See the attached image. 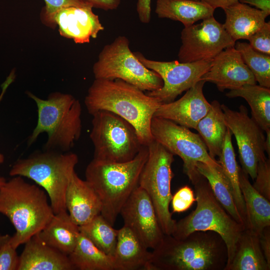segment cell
<instances>
[{
	"label": "cell",
	"instance_id": "8d00e7d4",
	"mask_svg": "<svg viewBox=\"0 0 270 270\" xmlns=\"http://www.w3.org/2000/svg\"><path fill=\"white\" fill-rule=\"evenodd\" d=\"M248 40L254 50L270 56V22H266Z\"/></svg>",
	"mask_w": 270,
	"mask_h": 270
},
{
	"label": "cell",
	"instance_id": "2e32d148",
	"mask_svg": "<svg viewBox=\"0 0 270 270\" xmlns=\"http://www.w3.org/2000/svg\"><path fill=\"white\" fill-rule=\"evenodd\" d=\"M200 80L214 84L220 92L236 89L246 84H256L254 74L234 46L224 49L213 58Z\"/></svg>",
	"mask_w": 270,
	"mask_h": 270
},
{
	"label": "cell",
	"instance_id": "60d3db41",
	"mask_svg": "<svg viewBox=\"0 0 270 270\" xmlns=\"http://www.w3.org/2000/svg\"><path fill=\"white\" fill-rule=\"evenodd\" d=\"M92 8H96L104 10H114L120 6V0H82Z\"/></svg>",
	"mask_w": 270,
	"mask_h": 270
},
{
	"label": "cell",
	"instance_id": "30bf717a",
	"mask_svg": "<svg viewBox=\"0 0 270 270\" xmlns=\"http://www.w3.org/2000/svg\"><path fill=\"white\" fill-rule=\"evenodd\" d=\"M148 159L140 174L138 186L148 194L165 235H172L176 221L169 209L172 198L171 182L174 176L172 166L174 155L155 140L148 146Z\"/></svg>",
	"mask_w": 270,
	"mask_h": 270
},
{
	"label": "cell",
	"instance_id": "ba28073f",
	"mask_svg": "<svg viewBox=\"0 0 270 270\" xmlns=\"http://www.w3.org/2000/svg\"><path fill=\"white\" fill-rule=\"evenodd\" d=\"M90 134L95 160L123 162L132 160L142 145L134 128L124 119L106 110L92 115Z\"/></svg>",
	"mask_w": 270,
	"mask_h": 270
},
{
	"label": "cell",
	"instance_id": "f6af8a7d",
	"mask_svg": "<svg viewBox=\"0 0 270 270\" xmlns=\"http://www.w3.org/2000/svg\"><path fill=\"white\" fill-rule=\"evenodd\" d=\"M266 136L265 140V152L267 153L268 158L270 156V130L266 132Z\"/></svg>",
	"mask_w": 270,
	"mask_h": 270
},
{
	"label": "cell",
	"instance_id": "83f0119b",
	"mask_svg": "<svg viewBox=\"0 0 270 270\" xmlns=\"http://www.w3.org/2000/svg\"><path fill=\"white\" fill-rule=\"evenodd\" d=\"M68 257L74 270H116L113 257L102 251L80 232Z\"/></svg>",
	"mask_w": 270,
	"mask_h": 270
},
{
	"label": "cell",
	"instance_id": "7bdbcfd3",
	"mask_svg": "<svg viewBox=\"0 0 270 270\" xmlns=\"http://www.w3.org/2000/svg\"><path fill=\"white\" fill-rule=\"evenodd\" d=\"M205 2L214 10L222 8V10L228 8L239 2V0H196Z\"/></svg>",
	"mask_w": 270,
	"mask_h": 270
},
{
	"label": "cell",
	"instance_id": "b9f144b4",
	"mask_svg": "<svg viewBox=\"0 0 270 270\" xmlns=\"http://www.w3.org/2000/svg\"><path fill=\"white\" fill-rule=\"evenodd\" d=\"M239 2L254 6L268 16L270 14V0H239Z\"/></svg>",
	"mask_w": 270,
	"mask_h": 270
},
{
	"label": "cell",
	"instance_id": "7c38bea8",
	"mask_svg": "<svg viewBox=\"0 0 270 270\" xmlns=\"http://www.w3.org/2000/svg\"><path fill=\"white\" fill-rule=\"evenodd\" d=\"M180 38L178 56L182 62L212 60L224 49L234 46L236 42L214 16L184 27Z\"/></svg>",
	"mask_w": 270,
	"mask_h": 270
},
{
	"label": "cell",
	"instance_id": "836d02e7",
	"mask_svg": "<svg viewBox=\"0 0 270 270\" xmlns=\"http://www.w3.org/2000/svg\"><path fill=\"white\" fill-rule=\"evenodd\" d=\"M45 6L41 13V19L43 23L50 28H54L53 17L60 8L70 6L84 7L90 6L82 0H44Z\"/></svg>",
	"mask_w": 270,
	"mask_h": 270
},
{
	"label": "cell",
	"instance_id": "74e56055",
	"mask_svg": "<svg viewBox=\"0 0 270 270\" xmlns=\"http://www.w3.org/2000/svg\"><path fill=\"white\" fill-rule=\"evenodd\" d=\"M10 240L0 250V270H18V267L20 256L16 252V248L10 244Z\"/></svg>",
	"mask_w": 270,
	"mask_h": 270
},
{
	"label": "cell",
	"instance_id": "9c48e42d",
	"mask_svg": "<svg viewBox=\"0 0 270 270\" xmlns=\"http://www.w3.org/2000/svg\"><path fill=\"white\" fill-rule=\"evenodd\" d=\"M128 38L120 36L104 46L94 64V79H120L141 90H157L163 86L160 76L146 68L130 48Z\"/></svg>",
	"mask_w": 270,
	"mask_h": 270
},
{
	"label": "cell",
	"instance_id": "1f68e13d",
	"mask_svg": "<svg viewBox=\"0 0 270 270\" xmlns=\"http://www.w3.org/2000/svg\"><path fill=\"white\" fill-rule=\"evenodd\" d=\"M79 230L102 251L114 256L118 230L114 229L100 214L88 223L80 226Z\"/></svg>",
	"mask_w": 270,
	"mask_h": 270
},
{
	"label": "cell",
	"instance_id": "d6a6232c",
	"mask_svg": "<svg viewBox=\"0 0 270 270\" xmlns=\"http://www.w3.org/2000/svg\"><path fill=\"white\" fill-rule=\"evenodd\" d=\"M234 48L259 85L270 88V56L256 50L246 42H236Z\"/></svg>",
	"mask_w": 270,
	"mask_h": 270
},
{
	"label": "cell",
	"instance_id": "5bb4252c",
	"mask_svg": "<svg viewBox=\"0 0 270 270\" xmlns=\"http://www.w3.org/2000/svg\"><path fill=\"white\" fill-rule=\"evenodd\" d=\"M134 54L142 64L156 72L162 78L163 86L161 88L146 93L158 99L161 104L174 101L178 95L200 80L210 68L212 60L192 62H160L148 59L138 52Z\"/></svg>",
	"mask_w": 270,
	"mask_h": 270
},
{
	"label": "cell",
	"instance_id": "484cf974",
	"mask_svg": "<svg viewBox=\"0 0 270 270\" xmlns=\"http://www.w3.org/2000/svg\"><path fill=\"white\" fill-rule=\"evenodd\" d=\"M258 236L248 229L242 232L233 258L224 270H270Z\"/></svg>",
	"mask_w": 270,
	"mask_h": 270
},
{
	"label": "cell",
	"instance_id": "cb8c5ba5",
	"mask_svg": "<svg viewBox=\"0 0 270 270\" xmlns=\"http://www.w3.org/2000/svg\"><path fill=\"white\" fill-rule=\"evenodd\" d=\"M80 232L79 226L65 210L54 214L38 234L44 243L68 256L76 246Z\"/></svg>",
	"mask_w": 270,
	"mask_h": 270
},
{
	"label": "cell",
	"instance_id": "ac0fdd59",
	"mask_svg": "<svg viewBox=\"0 0 270 270\" xmlns=\"http://www.w3.org/2000/svg\"><path fill=\"white\" fill-rule=\"evenodd\" d=\"M90 6H66L60 8L54 14V28L58 26L60 34L72 39L76 44L89 42L96 38L98 33L104 30L98 16Z\"/></svg>",
	"mask_w": 270,
	"mask_h": 270
},
{
	"label": "cell",
	"instance_id": "d590c367",
	"mask_svg": "<svg viewBox=\"0 0 270 270\" xmlns=\"http://www.w3.org/2000/svg\"><path fill=\"white\" fill-rule=\"evenodd\" d=\"M194 191L188 186L179 188L172 196L171 202L172 212L180 213L186 211L196 201Z\"/></svg>",
	"mask_w": 270,
	"mask_h": 270
},
{
	"label": "cell",
	"instance_id": "4fadbf2b",
	"mask_svg": "<svg viewBox=\"0 0 270 270\" xmlns=\"http://www.w3.org/2000/svg\"><path fill=\"white\" fill-rule=\"evenodd\" d=\"M226 123L236 141L242 169L254 180L260 161L267 158L265 155L264 131L248 115L246 108L241 105L238 110L221 104Z\"/></svg>",
	"mask_w": 270,
	"mask_h": 270
},
{
	"label": "cell",
	"instance_id": "7a4b0ae2",
	"mask_svg": "<svg viewBox=\"0 0 270 270\" xmlns=\"http://www.w3.org/2000/svg\"><path fill=\"white\" fill-rule=\"evenodd\" d=\"M152 254V270H221L228 259L225 242L212 231H196L180 239L164 234Z\"/></svg>",
	"mask_w": 270,
	"mask_h": 270
},
{
	"label": "cell",
	"instance_id": "277c9868",
	"mask_svg": "<svg viewBox=\"0 0 270 270\" xmlns=\"http://www.w3.org/2000/svg\"><path fill=\"white\" fill-rule=\"evenodd\" d=\"M148 155V146H142L130 160L113 162L93 158L87 166L86 180L100 198V214L112 226L122 206L138 186L140 174Z\"/></svg>",
	"mask_w": 270,
	"mask_h": 270
},
{
	"label": "cell",
	"instance_id": "e0dca14e",
	"mask_svg": "<svg viewBox=\"0 0 270 270\" xmlns=\"http://www.w3.org/2000/svg\"><path fill=\"white\" fill-rule=\"evenodd\" d=\"M205 82L200 80L186 91L180 99L162 104L154 116L170 120L188 128L196 129L198 122L211 107L210 103L208 102L203 93Z\"/></svg>",
	"mask_w": 270,
	"mask_h": 270
},
{
	"label": "cell",
	"instance_id": "ee69618b",
	"mask_svg": "<svg viewBox=\"0 0 270 270\" xmlns=\"http://www.w3.org/2000/svg\"><path fill=\"white\" fill-rule=\"evenodd\" d=\"M15 72L12 70L9 76L6 78V80L2 84V92L0 94V102L2 100L4 94L6 93L9 86L14 81L15 79ZM4 160V158L2 154L0 153V164H2Z\"/></svg>",
	"mask_w": 270,
	"mask_h": 270
},
{
	"label": "cell",
	"instance_id": "e575fe53",
	"mask_svg": "<svg viewBox=\"0 0 270 270\" xmlns=\"http://www.w3.org/2000/svg\"><path fill=\"white\" fill-rule=\"evenodd\" d=\"M252 185L264 197L270 200V159L260 161L258 165L256 176Z\"/></svg>",
	"mask_w": 270,
	"mask_h": 270
},
{
	"label": "cell",
	"instance_id": "7dc6e473",
	"mask_svg": "<svg viewBox=\"0 0 270 270\" xmlns=\"http://www.w3.org/2000/svg\"><path fill=\"white\" fill-rule=\"evenodd\" d=\"M6 182V180L2 176H0V187L2 186L4 182Z\"/></svg>",
	"mask_w": 270,
	"mask_h": 270
},
{
	"label": "cell",
	"instance_id": "44dd1931",
	"mask_svg": "<svg viewBox=\"0 0 270 270\" xmlns=\"http://www.w3.org/2000/svg\"><path fill=\"white\" fill-rule=\"evenodd\" d=\"M152 252L128 227L118 230L113 256L116 270H152Z\"/></svg>",
	"mask_w": 270,
	"mask_h": 270
},
{
	"label": "cell",
	"instance_id": "8992f818",
	"mask_svg": "<svg viewBox=\"0 0 270 270\" xmlns=\"http://www.w3.org/2000/svg\"><path fill=\"white\" fill-rule=\"evenodd\" d=\"M78 158L74 153L45 150L18 160L9 174L32 180L47 194L54 212L66 210V191Z\"/></svg>",
	"mask_w": 270,
	"mask_h": 270
},
{
	"label": "cell",
	"instance_id": "7402d4cb",
	"mask_svg": "<svg viewBox=\"0 0 270 270\" xmlns=\"http://www.w3.org/2000/svg\"><path fill=\"white\" fill-rule=\"evenodd\" d=\"M223 10L226 14L223 26L235 42L248 40L264 26L268 16L260 10L239 2Z\"/></svg>",
	"mask_w": 270,
	"mask_h": 270
},
{
	"label": "cell",
	"instance_id": "f546056e",
	"mask_svg": "<svg viewBox=\"0 0 270 270\" xmlns=\"http://www.w3.org/2000/svg\"><path fill=\"white\" fill-rule=\"evenodd\" d=\"M197 168L207 180L214 196L223 208L236 222L245 228L244 221L235 202L232 186L221 166L198 162Z\"/></svg>",
	"mask_w": 270,
	"mask_h": 270
},
{
	"label": "cell",
	"instance_id": "f35d334b",
	"mask_svg": "<svg viewBox=\"0 0 270 270\" xmlns=\"http://www.w3.org/2000/svg\"><path fill=\"white\" fill-rule=\"evenodd\" d=\"M136 11L140 21L148 23L151 16V0H138Z\"/></svg>",
	"mask_w": 270,
	"mask_h": 270
},
{
	"label": "cell",
	"instance_id": "52a82bcc",
	"mask_svg": "<svg viewBox=\"0 0 270 270\" xmlns=\"http://www.w3.org/2000/svg\"><path fill=\"white\" fill-rule=\"evenodd\" d=\"M194 186L196 207L188 216L176 222L172 236L180 239L196 231L217 233L226 245V266L233 258L238 238L245 228L236 222L219 202L205 177L202 176Z\"/></svg>",
	"mask_w": 270,
	"mask_h": 270
},
{
	"label": "cell",
	"instance_id": "f1b7e54d",
	"mask_svg": "<svg viewBox=\"0 0 270 270\" xmlns=\"http://www.w3.org/2000/svg\"><path fill=\"white\" fill-rule=\"evenodd\" d=\"M229 98L241 97L251 109L252 118L264 132L270 130V88L256 84H246L230 90L226 94Z\"/></svg>",
	"mask_w": 270,
	"mask_h": 270
},
{
	"label": "cell",
	"instance_id": "ffe728a7",
	"mask_svg": "<svg viewBox=\"0 0 270 270\" xmlns=\"http://www.w3.org/2000/svg\"><path fill=\"white\" fill-rule=\"evenodd\" d=\"M18 270H74L68 256L42 242L38 234L24 244Z\"/></svg>",
	"mask_w": 270,
	"mask_h": 270
},
{
	"label": "cell",
	"instance_id": "4316f807",
	"mask_svg": "<svg viewBox=\"0 0 270 270\" xmlns=\"http://www.w3.org/2000/svg\"><path fill=\"white\" fill-rule=\"evenodd\" d=\"M210 110L198 122L196 130L214 159L220 156L228 130L221 104L216 100L211 103Z\"/></svg>",
	"mask_w": 270,
	"mask_h": 270
},
{
	"label": "cell",
	"instance_id": "8fae6325",
	"mask_svg": "<svg viewBox=\"0 0 270 270\" xmlns=\"http://www.w3.org/2000/svg\"><path fill=\"white\" fill-rule=\"evenodd\" d=\"M154 140L160 144L183 162L184 172L194 184L202 176L197 168L198 162L220 166L209 154L198 134L170 120L154 116L150 124Z\"/></svg>",
	"mask_w": 270,
	"mask_h": 270
},
{
	"label": "cell",
	"instance_id": "603a6c76",
	"mask_svg": "<svg viewBox=\"0 0 270 270\" xmlns=\"http://www.w3.org/2000/svg\"><path fill=\"white\" fill-rule=\"evenodd\" d=\"M240 168L239 183L246 208L245 228L260 235L270 226V202L253 187Z\"/></svg>",
	"mask_w": 270,
	"mask_h": 270
},
{
	"label": "cell",
	"instance_id": "ab89813d",
	"mask_svg": "<svg viewBox=\"0 0 270 270\" xmlns=\"http://www.w3.org/2000/svg\"><path fill=\"white\" fill-rule=\"evenodd\" d=\"M258 237L262 253L270 265V226L265 228Z\"/></svg>",
	"mask_w": 270,
	"mask_h": 270
},
{
	"label": "cell",
	"instance_id": "d4e9b609",
	"mask_svg": "<svg viewBox=\"0 0 270 270\" xmlns=\"http://www.w3.org/2000/svg\"><path fill=\"white\" fill-rule=\"evenodd\" d=\"M214 10L196 0H157L155 12L159 18L179 21L185 27L213 16Z\"/></svg>",
	"mask_w": 270,
	"mask_h": 270
},
{
	"label": "cell",
	"instance_id": "6da1fadb",
	"mask_svg": "<svg viewBox=\"0 0 270 270\" xmlns=\"http://www.w3.org/2000/svg\"><path fill=\"white\" fill-rule=\"evenodd\" d=\"M90 114L106 110L117 114L136 129L141 144L152 140L151 122L162 104L136 86L120 79H94L84 99Z\"/></svg>",
	"mask_w": 270,
	"mask_h": 270
},
{
	"label": "cell",
	"instance_id": "4dcf8cb0",
	"mask_svg": "<svg viewBox=\"0 0 270 270\" xmlns=\"http://www.w3.org/2000/svg\"><path fill=\"white\" fill-rule=\"evenodd\" d=\"M232 134L228 128L225 136L221 152L217 160L228 180L232 188L235 202L243 219L246 222V208L239 183L238 166L232 141Z\"/></svg>",
	"mask_w": 270,
	"mask_h": 270
},
{
	"label": "cell",
	"instance_id": "d6986e66",
	"mask_svg": "<svg viewBox=\"0 0 270 270\" xmlns=\"http://www.w3.org/2000/svg\"><path fill=\"white\" fill-rule=\"evenodd\" d=\"M65 204L71 220L79 226L100 214L102 208L100 198L92 185L81 179L76 172L66 191Z\"/></svg>",
	"mask_w": 270,
	"mask_h": 270
},
{
	"label": "cell",
	"instance_id": "3957f363",
	"mask_svg": "<svg viewBox=\"0 0 270 270\" xmlns=\"http://www.w3.org/2000/svg\"><path fill=\"white\" fill-rule=\"evenodd\" d=\"M0 214L16 230L10 240L16 248L38 233L54 214L44 190L20 176H14L0 187Z\"/></svg>",
	"mask_w": 270,
	"mask_h": 270
},
{
	"label": "cell",
	"instance_id": "bcb514c9",
	"mask_svg": "<svg viewBox=\"0 0 270 270\" xmlns=\"http://www.w3.org/2000/svg\"><path fill=\"white\" fill-rule=\"evenodd\" d=\"M10 237L11 236L8 234H0V250L4 244L10 239Z\"/></svg>",
	"mask_w": 270,
	"mask_h": 270
},
{
	"label": "cell",
	"instance_id": "9a60e30c",
	"mask_svg": "<svg viewBox=\"0 0 270 270\" xmlns=\"http://www.w3.org/2000/svg\"><path fill=\"white\" fill-rule=\"evenodd\" d=\"M124 226L130 228L148 248H156L164 234L152 202L147 193L138 186L124 206L120 213Z\"/></svg>",
	"mask_w": 270,
	"mask_h": 270
},
{
	"label": "cell",
	"instance_id": "5b68a950",
	"mask_svg": "<svg viewBox=\"0 0 270 270\" xmlns=\"http://www.w3.org/2000/svg\"><path fill=\"white\" fill-rule=\"evenodd\" d=\"M28 96L37 106L36 125L28 144H34L42 133L48 134L45 150L68 152L80 138L82 129V106L80 101L68 94L56 92L46 99L27 91Z\"/></svg>",
	"mask_w": 270,
	"mask_h": 270
}]
</instances>
